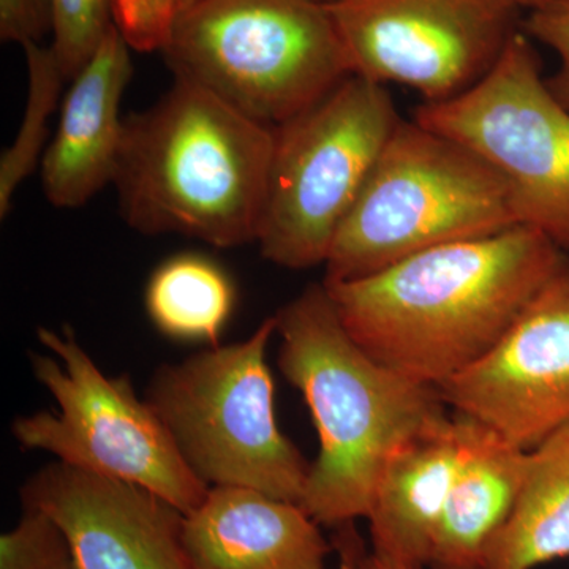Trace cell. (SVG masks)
Wrapping results in <instances>:
<instances>
[{"label":"cell","instance_id":"6da1fadb","mask_svg":"<svg viewBox=\"0 0 569 569\" xmlns=\"http://www.w3.org/2000/svg\"><path fill=\"white\" fill-rule=\"evenodd\" d=\"M563 257L548 236L518 224L323 284L366 353L438 389L500 342Z\"/></svg>","mask_w":569,"mask_h":569},{"label":"cell","instance_id":"7a4b0ae2","mask_svg":"<svg viewBox=\"0 0 569 569\" xmlns=\"http://www.w3.org/2000/svg\"><path fill=\"white\" fill-rule=\"evenodd\" d=\"M274 144V127L174 78L159 102L123 118L112 181L121 216L142 234L257 242Z\"/></svg>","mask_w":569,"mask_h":569},{"label":"cell","instance_id":"3957f363","mask_svg":"<svg viewBox=\"0 0 569 569\" xmlns=\"http://www.w3.org/2000/svg\"><path fill=\"white\" fill-rule=\"evenodd\" d=\"M277 318L279 367L316 422L320 451L301 507L320 526L366 519L381 468L403 441L448 415L437 388L366 353L323 282L309 284Z\"/></svg>","mask_w":569,"mask_h":569},{"label":"cell","instance_id":"277c9868","mask_svg":"<svg viewBox=\"0 0 569 569\" xmlns=\"http://www.w3.org/2000/svg\"><path fill=\"white\" fill-rule=\"evenodd\" d=\"M507 182L481 157L400 119L337 231L323 282H350L413 254L518 227Z\"/></svg>","mask_w":569,"mask_h":569},{"label":"cell","instance_id":"5b68a950","mask_svg":"<svg viewBox=\"0 0 569 569\" xmlns=\"http://www.w3.org/2000/svg\"><path fill=\"white\" fill-rule=\"evenodd\" d=\"M162 52L174 78L272 127L351 74L331 10L317 0H197Z\"/></svg>","mask_w":569,"mask_h":569},{"label":"cell","instance_id":"8992f818","mask_svg":"<svg viewBox=\"0 0 569 569\" xmlns=\"http://www.w3.org/2000/svg\"><path fill=\"white\" fill-rule=\"evenodd\" d=\"M276 316L249 339L160 366L148 400L182 458L209 488L234 486L301 503L310 466L277 422L266 353Z\"/></svg>","mask_w":569,"mask_h":569},{"label":"cell","instance_id":"52a82bcc","mask_svg":"<svg viewBox=\"0 0 569 569\" xmlns=\"http://www.w3.org/2000/svg\"><path fill=\"white\" fill-rule=\"evenodd\" d=\"M400 119L387 86L350 74L274 127L257 236L266 260L296 271L326 264L340 224Z\"/></svg>","mask_w":569,"mask_h":569},{"label":"cell","instance_id":"ba28073f","mask_svg":"<svg viewBox=\"0 0 569 569\" xmlns=\"http://www.w3.org/2000/svg\"><path fill=\"white\" fill-rule=\"evenodd\" d=\"M37 337L50 355H31L32 373L59 410L14 419L11 433L18 445L140 486L182 515L200 507L211 488L193 473L162 418L138 397L129 378L104 376L69 326L39 328Z\"/></svg>","mask_w":569,"mask_h":569},{"label":"cell","instance_id":"9c48e42d","mask_svg":"<svg viewBox=\"0 0 569 569\" xmlns=\"http://www.w3.org/2000/svg\"><path fill=\"white\" fill-rule=\"evenodd\" d=\"M413 119L489 163L507 182L519 223L569 254V111L549 91L526 32L475 88L419 104Z\"/></svg>","mask_w":569,"mask_h":569},{"label":"cell","instance_id":"30bf717a","mask_svg":"<svg viewBox=\"0 0 569 569\" xmlns=\"http://www.w3.org/2000/svg\"><path fill=\"white\" fill-rule=\"evenodd\" d=\"M351 74L441 103L478 84L519 32L512 0H340L329 6Z\"/></svg>","mask_w":569,"mask_h":569},{"label":"cell","instance_id":"8fae6325","mask_svg":"<svg viewBox=\"0 0 569 569\" xmlns=\"http://www.w3.org/2000/svg\"><path fill=\"white\" fill-rule=\"evenodd\" d=\"M438 392L526 451L569 425L568 253L500 342Z\"/></svg>","mask_w":569,"mask_h":569},{"label":"cell","instance_id":"7c38bea8","mask_svg":"<svg viewBox=\"0 0 569 569\" xmlns=\"http://www.w3.org/2000/svg\"><path fill=\"white\" fill-rule=\"evenodd\" d=\"M21 501L61 527L80 569H193L186 515L140 486L54 462L24 482Z\"/></svg>","mask_w":569,"mask_h":569},{"label":"cell","instance_id":"4fadbf2b","mask_svg":"<svg viewBox=\"0 0 569 569\" xmlns=\"http://www.w3.org/2000/svg\"><path fill=\"white\" fill-rule=\"evenodd\" d=\"M132 51L114 26L70 81L58 132L40 163L41 187L54 208H81L114 181L123 133L122 97L133 77Z\"/></svg>","mask_w":569,"mask_h":569},{"label":"cell","instance_id":"5bb4252c","mask_svg":"<svg viewBox=\"0 0 569 569\" xmlns=\"http://www.w3.org/2000/svg\"><path fill=\"white\" fill-rule=\"evenodd\" d=\"M301 505L234 486L183 518L193 569H326L331 545Z\"/></svg>","mask_w":569,"mask_h":569},{"label":"cell","instance_id":"9a60e30c","mask_svg":"<svg viewBox=\"0 0 569 569\" xmlns=\"http://www.w3.org/2000/svg\"><path fill=\"white\" fill-rule=\"evenodd\" d=\"M459 458L455 413L419 430L389 456L366 518L373 556L402 569L429 567L433 535Z\"/></svg>","mask_w":569,"mask_h":569},{"label":"cell","instance_id":"2e32d148","mask_svg":"<svg viewBox=\"0 0 569 569\" xmlns=\"http://www.w3.org/2000/svg\"><path fill=\"white\" fill-rule=\"evenodd\" d=\"M460 458L441 511L430 569H485L490 542L507 523L526 477L529 451L492 427L455 413Z\"/></svg>","mask_w":569,"mask_h":569},{"label":"cell","instance_id":"e0dca14e","mask_svg":"<svg viewBox=\"0 0 569 569\" xmlns=\"http://www.w3.org/2000/svg\"><path fill=\"white\" fill-rule=\"evenodd\" d=\"M569 557V425L530 449L515 509L485 569H533Z\"/></svg>","mask_w":569,"mask_h":569},{"label":"cell","instance_id":"ac0fdd59","mask_svg":"<svg viewBox=\"0 0 569 569\" xmlns=\"http://www.w3.org/2000/svg\"><path fill=\"white\" fill-rule=\"evenodd\" d=\"M236 305L233 280L222 266L200 253H179L152 272L146 312L162 335L219 346Z\"/></svg>","mask_w":569,"mask_h":569},{"label":"cell","instance_id":"d6986e66","mask_svg":"<svg viewBox=\"0 0 569 569\" xmlns=\"http://www.w3.org/2000/svg\"><path fill=\"white\" fill-rule=\"evenodd\" d=\"M28 66V100L17 138L0 157V217L11 211L14 192L43 159L48 123L61 102L63 78L50 47H22Z\"/></svg>","mask_w":569,"mask_h":569},{"label":"cell","instance_id":"ffe728a7","mask_svg":"<svg viewBox=\"0 0 569 569\" xmlns=\"http://www.w3.org/2000/svg\"><path fill=\"white\" fill-rule=\"evenodd\" d=\"M56 62L73 80L114 28V0H51Z\"/></svg>","mask_w":569,"mask_h":569},{"label":"cell","instance_id":"44dd1931","mask_svg":"<svg viewBox=\"0 0 569 569\" xmlns=\"http://www.w3.org/2000/svg\"><path fill=\"white\" fill-rule=\"evenodd\" d=\"M0 569H80L69 538L40 509L22 507L21 519L0 537Z\"/></svg>","mask_w":569,"mask_h":569},{"label":"cell","instance_id":"7402d4cb","mask_svg":"<svg viewBox=\"0 0 569 569\" xmlns=\"http://www.w3.org/2000/svg\"><path fill=\"white\" fill-rule=\"evenodd\" d=\"M197 0H114L116 28L138 52L163 51L176 24Z\"/></svg>","mask_w":569,"mask_h":569},{"label":"cell","instance_id":"603a6c76","mask_svg":"<svg viewBox=\"0 0 569 569\" xmlns=\"http://www.w3.org/2000/svg\"><path fill=\"white\" fill-rule=\"evenodd\" d=\"M526 33L559 56V70L553 77L546 78V84L569 111V0H552L548 6L530 11Z\"/></svg>","mask_w":569,"mask_h":569},{"label":"cell","instance_id":"cb8c5ba5","mask_svg":"<svg viewBox=\"0 0 569 569\" xmlns=\"http://www.w3.org/2000/svg\"><path fill=\"white\" fill-rule=\"evenodd\" d=\"M52 32L51 0H0V39L6 43H40Z\"/></svg>","mask_w":569,"mask_h":569},{"label":"cell","instance_id":"d4e9b609","mask_svg":"<svg viewBox=\"0 0 569 569\" xmlns=\"http://www.w3.org/2000/svg\"><path fill=\"white\" fill-rule=\"evenodd\" d=\"M340 538L337 541V548L340 552V563L337 569H361L365 549L361 548V541L356 537L353 523L339 527Z\"/></svg>","mask_w":569,"mask_h":569},{"label":"cell","instance_id":"484cf974","mask_svg":"<svg viewBox=\"0 0 569 569\" xmlns=\"http://www.w3.org/2000/svg\"><path fill=\"white\" fill-rule=\"evenodd\" d=\"M361 569H402L395 567V565L388 563V561L378 559L372 552L365 553L361 561Z\"/></svg>","mask_w":569,"mask_h":569},{"label":"cell","instance_id":"4316f807","mask_svg":"<svg viewBox=\"0 0 569 569\" xmlns=\"http://www.w3.org/2000/svg\"><path fill=\"white\" fill-rule=\"evenodd\" d=\"M520 10L533 11L541 9V7L548 6L552 0H512Z\"/></svg>","mask_w":569,"mask_h":569},{"label":"cell","instance_id":"83f0119b","mask_svg":"<svg viewBox=\"0 0 569 569\" xmlns=\"http://www.w3.org/2000/svg\"><path fill=\"white\" fill-rule=\"evenodd\" d=\"M317 2L325 3V6H335V3L340 2V0H317Z\"/></svg>","mask_w":569,"mask_h":569}]
</instances>
